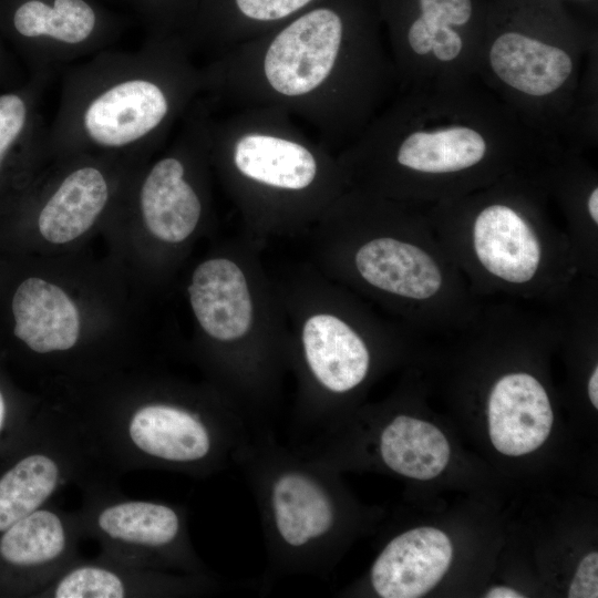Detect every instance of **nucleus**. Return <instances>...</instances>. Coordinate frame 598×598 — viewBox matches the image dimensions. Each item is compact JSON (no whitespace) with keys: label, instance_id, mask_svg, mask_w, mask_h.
<instances>
[{"label":"nucleus","instance_id":"obj_1","mask_svg":"<svg viewBox=\"0 0 598 598\" xmlns=\"http://www.w3.org/2000/svg\"><path fill=\"white\" fill-rule=\"evenodd\" d=\"M375 0L310 8L200 64L214 112L281 110L329 148L354 141L399 91Z\"/></svg>","mask_w":598,"mask_h":598},{"label":"nucleus","instance_id":"obj_2","mask_svg":"<svg viewBox=\"0 0 598 598\" xmlns=\"http://www.w3.org/2000/svg\"><path fill=\"white\" fill-rule=\"evenodd\" d=\"M553 145L473 78L398 92L341 157L413 195L447 197L536 164Z\"/></svg>","mask_w":598,"mask_h":598},{"label":"nucleus","instance_id":"obj_3","mask_svg":"<svg viewBox=\"0 0 598 598\" xmlns=\"http://www.w3.org/2000/svg\"><path fill=\"white\" fill-rule=\"evenodd\" d=\"M476 78L539 138L598 142V29L547 0H491Z\"/></svg>","mask_w":598,"mask_h":598},{"label":"nucleus","instance_id":"obj_4","mask_svg":"<svg viewBox=\"0 0 598 598\" xmlns=\"http://www.w3.org/2000/svg\"><path fill=\"white\" fill-rule=\"evenodd\" d=\"M202 95L200 64L182 35H148L136 50L106 49L65 68L47 153L142 152L169 140Z\"/></svg>","mask_w":598,"mask_h":598},{"label":"nucleus","instance_id":"obj_5","mask_svg":"<svg viewBox=\"0 0 598 598\" xmlns=\"http://www.w3.org/2000/svg\"><path fill=\"white\" fill-rule=\"evenodd\" d=\"M255 497L266 547L262 586L288 576L328 578L350 512L337 471L256 430L234 456Z\"/></svg>","mask_w":598,"mask_h":598},{"label":"nucleus","instance_id":"obj_6","mask_svg":"<svg viewBox=\"0 0 598 598\" xmlns=\"http://www.w3.org/2000/svg\"><path fill=\"white\" fill-rule=\"evenodd\" d=\"M399 91L476 78L491 0H375Z\"/></svg>","mask_w":598,"mask_h":598},{"label":"nucleus","instance_id":"obj_7","mask_svg":"<svg viewBox=\"0 0 598 598\" xmlns=\"http://www.w3.org/2000/svg\"><path fill=\"white\" fill-rule=\"evenodd\" d=\"M3 31L29 74H55L110 49L120 24L90 0H18Z\"/></svg>","mask_w":598,"mask_h":598},{"label":"nucleus","instance_id":"obj_8","mask_svg":"<svg viewBox=\"0 0 598 598\" xmlns=\"http://www.w3.org/2000/svg\"><path fill=\"white\" fill-rule=\"evenodd\" d=\"M96 529L111 543L141 549L161 563L196 571L199 561L187 538L183 511L152 501H120L102 507Z\"/></svg>","mask_w":598,"mask_h":598},{"label":"nucleus","instance_id":"obj_9","mask_svg":"<svg viewBox=\"0 0 598 598\" xmlns=\"http://www.w3.org/2000/svg\"><path fill=\"white\" fill-rule=\"evenodd\" d=\"M474 216L473 248L481 265L508 282L532 280L538 270L539 239L515 198L483 197Z\"/></svg>","mask_w":598,"mask_h":598},{"label":"nucleus","instance_id":"obj_10","mask_svg":"<svg viewBox=\"0 0 598 598\" xmlns=\"http://www.w3.org/2000/svg\"><path fill=\"white\" fill-rule=\"evenodd\" d=\"M452 557L445 533L433 527L413 528L385 545L372 564L369 582L381 598H417L443 578Z\"/></svg>","mask_w":598,"mask_h":598},{"label":"nucleus","instance_id":"obj_11","mask_svg":"<svg viewBox=\"0 0 598 598\" xmlns=\"http://www.w3.org/2000/svg\"><path fill=\"white\" fill-rule=\"evenodd\" d=\"M69 546L66 520L45 506L0 533V596L30 592Z\"/></svg>","mask_w":598,"mask_h":598},{"label":"nucleus","instance_id":"obj_12","mask_svg":"<svg viewBox=\"0 0 598 598\" xmlns=\"http://www.w3.org/2000/svg\"><path fill=\"white\" fill-rule=\"evenodd\" d=\"M548 395L537 379L524 372L502 377L488 399V429L494 447L511 456L538 448L553 425Z\"/></svg>","mask_w":598,"mask_h":598},{"label":"nucleus","instance_id":"obj_13","mask_svg":"<svg viewBox=\"0 0 598 598\" xmlns=\"http://www.w3.org/2000/svg\"><path fill=\"white\" fill-rule=\"evenodd\" d=\"M97 155H80L81 162L65 171L37 214L41 236L65 244L87 231L111 199V182Z\"/></svg>","mask_w":598,"mask_h":598},{"label":"nucleus","instance_id":"obj_14","mask_svg":"<svg viewBox=\"0 0 598 598\" xmlns=\"http://www.w3.org/2000/svg\"><path fill=\"white\" fill-rule=\"evenodd\" d=\"M12 337L35 353L65 351L80 334L79 310L58 286L39 277L21 279L9 300Z\"/></svg>","mask_w":598,"mask_h":598},{"label":"nucleus","instance_id":"obj_15","mask_svg":"<svg viewBox=\"0 0 598 598\" xmlns=\"http://www.w3.org/2000/svg\"><path fill=\"white\" fill-rule=\"evenodd\" d=\"M301 339L307 369L327 395H344L367 378L370 352L364 341L339 318L326 313L309 318Z\"/></svg>","mask_w":598,"mask_h":598},{"label":"nucleus","instance_id":"obj_16","mask_svg":"<svg viewBox=\"0 0 598 598\" xmlns=\"http://www.w3.org/2000/svg\"><path fill=\"white\" fill-rule=\"evenodd\" d=\"M193 311L212 338L228 342L244 337L252 319L246 278L233 261L216 258L194 271L188 287Z\"/></svg>","mask_w":598,"mask_h":598},{"label":"nucleus","instance_id":"obj_17","mask_svg":"<svg viewBox=\"0 0 598 598\" xmlns=\"http://www.w3.org/2000/svg\"><path fill=\"white\" fill-rule=\"evenodd\" d=\"M54 73L29 76L0 92V194L16 171L34 155L47 152L48 126L41 113L44 91Z\"/></svg>","mask_w":598,"mask_h":598},{"label":"nucleus","instance_id":"obj_18","mask_svg":"<svg viewBox=\"0 0 598 598\" xmlns=\"http://www.w3.org/2000/svg\"><path fill=\"white\" fill-rule=\"evenodd\" d=\"M361 277L381 290L411 299H429L443 277L434 259L420 247L390 237L364 244L355 255Z\"/></svg>","mask_w":598,"mask_h":598},{"label":"nucleus","instance_id":"obj_19","mask_svg":"<svg viewBox=\"0 0 598 598\" xmlns=\"http://www.w3.org/2000/svg\"><path fill=\"white\" fill-rule=\"evenodd\" d=\"M0 467V533L45 506L62 478L60 462L20 435Z\"/></svg>","mask_w":598,"mask_h":598},{"label":"nucleus","instance_id":"obj_20","mask_svg":"<svg viewBox=\"0 0 598 598\" xmlns=\"http://www.w3.org/2000/svg\"><path fill=\"white\" fill-rule=\"evenodd\" d=\"M377 453L390 471L409 478L436 477L450 460V444L433 424L398 414L378 433Z\"/></svg>","mask_w":598,"mask_h":598},{"label":"nucleus","instance_id":"obj_21","mask_svg":"<svg viewBox=\"0 0 598 598\" xmlns=\"http://www.w3.org/2000/svg\"><path fill=\"white\" fill-rule=\"evenodd\" d=\"M128 576L102 565L84 564L69 569L49 591L55 598H123L133 592Z\"/></svg>","mask_w":598,"mask_h":598},{"label":"nucleus","instance_id":"obj_22","mask_svg":"<svg viewBox=\"0 0 598 598\" xmlns=\"http://www.w3.org/2000/svg\"><path fill=\"white\" fill-rule=\"evenodd\" d=\"M569 598L598 597V554L592 551L585 556L578 565L568 590Z\"/></svg>","mask_w":598,"mask_h":598},{"label":"nucleus","instance_id":"obj_23","mask_svg":"<svg viewBox=\"0 0 598 598\" xmlns=\"http://www.w3.org/2000/svg\"><path fill=\"white\" fill-rule=\"evenodd\" d=\"M17 404L0 380V448L7 450L22 433Z\"/></svg>","mask_w":598,"mask_h":598},{"label":"nucleus","instance_id":"obj_24","mask_svg":"<svg viewBox=\"0 0 598 598\" xmlns=\"http://www.w3.org/2000/svg\"><path fill=\"white\" fill-rule=\"evenodd\" d=\"M558 4L592 28L598 29V0H547Z\"/></svg>","mask_w":598,"mask_h":598},{"label":"nucleus","instance_id":"obj_25","mask_svg":"<svg viewBox=\"0 0 598 598\" xmlns=\"http://www.w3.org/2000/svg\"><path fill=\"white\" fill-rule=\"evenodd\" d=\"M13 64L8 51L0 43V84L13 75Z\"/></svg>","mask_w":598,"mask_h":598},{"label":"nucleus","instance_id":"obj_26","mask_svg":"<svg viewBox=\"0 0 598 598\" xmlns=\"http://www.w3.org/2000/svg\"><path fill=\"white\" fill-rule=\"evenodd\" d=\"M485 597L487 598H522L525 596L512 588L501 586V587H494L489 589L486 592Z\"/></svg>","mask_w":598,"mask_h":598},{"label":"nucleus","instance_id":"obj_27","mask_svg":"<svg viewBox=\"0 0 598 598\" xmlns=\"http://www.w3.org/2000/svg\"><path fill=\"white\" fill-rule=\"evenodd\" d=\"M587 213L591 221L598 224V187L596 186L589 194L587 199Z\"/></svg>","mask_w":598,"mask_h":598},{"label":"nucleus","instance_id":"obj_28","mask_svg":"<svg viewBox=\"0 0 598 598\" xmlns=\"http://www.w3.org/2000/svg\"><path fill=\"white\" fill-rule=\"evenodd\" d=\"M588 395L591 404L598 409V368L595 367L588 381Z\"/></svg>","mask_w":598,"mask_h":598}]
</instances>
